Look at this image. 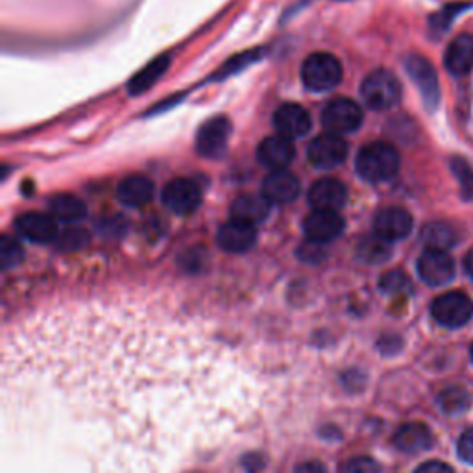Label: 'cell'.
I'll return each mask as SVG.
<instances>
[{
  "label": "cell",
  "mask_w": 473,
  "mask_h": 473,
  "mask_svg": "<svg viewBox=\"0 0 473 473\" xmlns=\"http://www.w3.org/2000/svg\"><path fill=\"white\" fill-rule=\"evenodd\" d=\"M6 401L46 409L146 457L224 426V350L119 309L52 314L5 350Z\"/></svg>",
  "instance_id": "6da1fadb"
},
{
  "label": "cell",
  "mask_w": 473,
  "mask_h": 473,
  "mask_svg": "<svg viewBox=\"0 0 473 473\" xmlns=\"http://www.w3.org/2000/svg\"><path fill=\"white\" fill-rule=\"evenodd\" d=\"M399 163V153L390 143L376 141L360 148L355 160V169L364 182L383 183L398 174Z\"/></svg>",
  "instance_id": "7a4b0ae2"
},
{
  "label": "cell",
  "mask_w": 473,
  "mask_h": 473,
  "mask_svg": "<svg viewBox=\"0 0 473 473\" xmlns=\"http://www.w3.org/2000/svg\"><path fill=\"white\" fill-rule=\"evenodd\" d=\"M360 96L374 112H389L401 100V84L390 71L378 69L364 78Z\"/></svg>",
  "instance_id": "3957f363"
},
{
  "label": "cell",
  "mask_w": 473,
  "mask_h": 473,
  "mask_svg": "<svg viewBox=\"0 0 473 473\" xmlns=\"http://www.w3.org/2000/svg\"><path fill=\"white\" fill-rule=\"evenodd\" d=\"M301 80L307 89L324 93L337 87L342 80L340 62L328 52L310 54L301 65Z\"/></svg>",
  "instance_id": "277c9868"
},
{
  "label": "cell",
  "mask_w": 473,
  "mask_h": 473,
  "mask_svg": "<svg viewBox=\"0 0 473 473\" xmlns=\"http://www.w3.org/2000/svg\"><path fill=\"white\" fill-rule=\"evenodd\" d=\"M433 319L449 330H458L466 326L473 317V301L468 294L460 291H451L439 296L431 303Z\"/></svg>",
  "instance_id": "5b68a950"
},
{
  "label": "cell",
  "mask_w": 473,
  "mask_h": 473,
  "mask_svg": "<svg viewBox=\"0 0 473 473\" xmlns=\"http://www.w3.org/2000/svg\"><path fill=\"white\" fill-rule=\"evenodd\" d=\"M405 69H407L410 80L414 82V85L418 87L419 94H422L426 108L429 112L437 110L440 103V84H439V74H437L433 64L424 56L412 54L407 58Z\"/></svg>",
  "instance_id": "8992f818"
},
{
  "label": "cell",
  "mask_w": 473,
  "mask_h": 473,
  "mask_svg": "<svg viewBox=\"0 0 473 473\" xmlns=\"http://www.w3.org/2000/svg\"><path fill=\"white\" fill-rule=\"evenodd\" d=\"M418 276L429 287H444L455 278V261L446 250L428 248L416 262Z\"/></svg>",
  "instance_id": "52a82bcc"
},
{
  "label": "cell",
  "mask_w": 473,
  "mask_h": 473,
  "mask_svg": "<svg viewBox=\"0 0 473 473\" xmlns=\"http://www.w3.org/2000/svg\"><path fill=\"white\" fill-rule=\"evenodd\" d=\"M309 162L322 171H331L340 167L346 162L348 155V144L346 141L337 133H322L314 137L307 148Z\"/></svg>",
  "instance_id": "ba28073f"
},
{
  "label": "cell",
  "mask_w": 473,
  "mask_h": 473,
  "mask_svg": "<svg viewBox=\"0 0 473 473\" xmlns=\"http://www.w3.org/2000/svg\"><path fill=\"white\" fill-rule=\"evenodd\" d=\"M364 121L362 110L350 98L331 100L322 112V124L330 133H351L360 128Z\"/></svg>",
  "instance_id": "9c48e42d"
},
{
  "label": "cell",
  "mask_w": 473,
  "mask_h": 473,
  "mask_svg": "<svg viewBox=\"0 0 473 473\" xmlns=\"http://www.w3.org/2000/svg\"><path fill=\"white\" fill-rule=\"evenodd\" d=\"M232 135V123L226 117H215L207 121L196 135V150L202 157L217 160L224 155Z\"/></svg>",
  "instance_id": "30bf717a"
},
{
  "label": "cell",
  "mask_w": 473,
  "mask_h": 473,
  "mask_svg": "<svg viewBox=\"0 0 473 473\" xmlns=\"http://www.w3.org/2000/svg\"><path fill=\"white\" fill-rule=\"evenodd\" d=\"M162 198L169 212L176 215H191L202 203V191L192 180L178 178L169 182V185L163 189Z\"/></svg>",
  "instance_id": "8fae6325"
},
{
  "label": "cell",
  "mask_w": 473,
  "mask_h": 473,
  "mask_svg": "<svg viewBox=\"0 0 473 473\" xmlns=\"http://www.w3.org/2000/svg\"><path fill=\"white\" fill-rule=\"evenodd\" d=\"M303 232L307 241L326 244L342 235L344 219L337 212H317V209H312L303 221Z\"/></svg>",
  "instance_id": "7c38bea8"
},
{
  "label": "cell",
  "mask_w": 473,
  "mask_h": 473,
  "mask_svg": "<svg viewBox=\"0 0 473 473\" xmlns=\"http://www.w3.org/2000/svg\"><path fill=\"white\" fill-rule=\"evenodd\" d=\"M412 217L403 207H385L374 219V233L389 242L401 241L412 232Z\"/></svg>",
  "instance_id": "4fadbf2b"
},
{
  "label": "cell",
  "mask_w": 473,
  "mask_h": 473,
  "mask_svg": "<svg viewBox=\"0 0 473 473\" xmlns=\"http://www.w3.org/2000/svg\"><path fill=\"white\" fill-rule=\"evenodd\" d=\"M15 230L21 237L35 244L54 242L60 237L58 221L44 213H25L15 221Z\"/></svg>",
  "instance_id": "5bb4252c"
},
{
  "label": "cell",
  "mask_w": 473,
  "mask_h": 473,
  "mask_svg": "<svg viewBox=\"0 0 473 473\" xmlns=\"http://www.w3.org/2000/svg\"><path fill=\"white\" fill-rule=\"evenodd\" d=\"M309 205L317 212H337L346 205L348 189L335 178H324L314 183L307 194Z\"/></svg>",
  "instance_id": "9a60e30c"
},
{
  "label": "cell",
  "mask_w": 473,
  "mask_h": 473,
  "mask_svg": "<svg viewBox=\"0 0 473 473\" xmlns=\"http://www.w3.org/2000/svg\"><path fill=\"white\" fill-rule=\"evenodd\" d=\"M294 144L291 139L283 135H272L267 137L259 144L257 160L261 165H265L271 171H285L294 162Z\"/></svg>",
  "instance_id": "2e32d148"
},
{
  "label": "cell",
  "mask_w": 473,
  "mask_h": 473,
  "mask_svg": "<svg viewBox=\"0 0 473 473\" xmlns=\"http://www.w3.org/2000/svg\"><path fill=\"white\" fill-rule=\"evenodd\" d=\"M274 126L280 135L292 141L307 135L312 124L305 108L298 106V103H283L274 113Z\"/></svg>",
  "instance_id": "e0dca14e"
},
{
  "label": "cell",
  "mask_w": 473,
  "mask_h": 473,
  "mask_svg": "<svg viewBox=\"0 0 473 473\" xmlns=\"http://www.w3.org/2000/svg\"><path fill=\"white\" fill-rule=\"evenodd\" d=\"M255 241H257L255 226L235 219L226 222L217 235L219 246L230 253H244L253 248Z\"/></svg>",
  "instance_id": "ac0fdd59"
},
{
  "label": "cell",
  "mask_w": 473,
  "mask_h": 473,
  "mask_svg": "<svg viewBox=\"0 0 473 473\" xmlns=\"http://www.w3.org/2000/svg\"><path fill=\"white\" fill-rule=\"evenodd\" d=\"M300 194V182L287 171H272L262 182V196L269 203H291Z\"/></svg>",
  "instance_id": "d6986e66"
},
{
  "label": "cell",
  "mask_w": 473,
  "mask_h": 473,
  "mask_svg": "<svg viewBox=\"0 0 473 473\" xmlns=\"http://www.w3.org/2000/svg\"><path fill=\"white\" fill-rule=\"evenodd\" d=\"M446 69L455 76H464L473 69V35H457L444 54Z\"/></svg>",
  "instance_id": "ffe728a7"
},
{
  "label": "cell",
  "mask_w": 473,
  "mask_h": 473,
  "mask_svg": "<svg viewBox=\"0 0 473 473\" xmlns=\"http://www.w3.org/2000/svg\"><path fill=\"white\" fill-rule=\"evenodd\" d=\"M392 442L403 453H422L433 448V433L426 424L410 422L398 429Z\"/></svg>",
  "instance_id": "44dd1931"
},
{
  "label": "cell",
  "mask_w": 473,
  "mask_h": 473,
  "mask_svg": "<svg viewBox=\"0 0 473 473\" xmlns=\"http://www.w3.org/2000/svg\"><path fill=\"white\" fill-rule=\"evenodd\" d=\"M269 213H271V203L265 200V196L262 194L261 196L242 194L232 205L233 219L251 224V226L265 222Z\"/></svg>",
  "instance_id": "7402d4cb"
},
{
  "label": "cell",
  "mask_w": 473,
  "mask_h": 473,
  "mask_svg": "<svg viewBox=\"0 0 473 473\" xmlns=\"http://www.w3.org/2000/svg\"><path fill=\"white\" fill-rule=\"evenodd\" d=\"M152 194H153L152 182L139 174L124 178L117 189L119 200L128 207H141L148 203L152 200Z\"/></svg>",
  "instance_id": "603a6c76"
},
{
  "label": "cell",
  "mask_w": 473,
  "mask_h": 473,
  "mask_svg": "<svg viewBox=\"0 0 473 473\" xmlns=\"http://www.w3.org/2000/svg\"><path fill=\"white\" fill-rule=\"evenodd\" d=\"M48 207H50V215L65 224H76L84 221L87 215L85 203L73 194H56L50 200Z\"/></svg>",
  "instance_id": "cb8c5ba5"
},
{
  "label": "cell",
  "mask_w": 473,
  "mask_h": 473,
  "mask_svg": "<svg viewBox=\"0 0 473 473\" xmlns=\"http://www.w3.org/2000/svg\"><path fill=\"white\" fill-rule=\"evenodd\" d=\"M169 65H171V58H169V56L155 58L153 62H150L143 71H139V73L130 80V84H128V93H130L132 96H137V94L148 91L157 80H160V78L165 74V71L169 69Z\"/></svg>",
  "instance_id": "d4e9b609"
},
{
  "label": "cell",
  "mask_w": 473,
  "mask_h": 473,
  "mask_svg": "<svg viewBox=\"0 0 473 473\" xmlns=\"http://www.w3.org/2000/svg\"><path fill=\"white\" fill-rule=\"evenodd\" d=\"M419 239H422L424 244L431 250H446L448 251L451 246L457 244L458 235L453 230V226L448 224V222H429L428 226H424Z\"/></svg>",
  "instance_id": "484cf974"
},
{
  "label": "cell",
  "mask_w": 473,
  "mask_h": 473,
  "mask_svg": "<svg viewBox=\"0 0 473 473\" xmlns=\"http://www.w3.org/2000/svg\"><path fill=\"white\" fill-rule=\"evenodd\" d=\"M392 253L390 242L378 237L376 233L372 237H364L357 248V255L360 261L370 262V265H379V262H385Z\"/></svg>",
  "instance_id": "4316f807"
},
{
  "label": "cell",
  "mask_w": 473,
  "mask_h": 473,
  "mask_svg": "<svg viewBox=\"0 0 473 473\" xmlns=\"http://www.w3.org/2000/svg\"><path fill=\"white\" fill-rule=\"evenodd\" d=\"M439 407L449 416H458L471 407V394L460 387L448 389L439 396Z\"/></svg>",
  "instance_id": "83f0119b"
},
{
  "label": "cell",
  "mask_w": 473,
  "mask_h": 473,
  "mask_svg": "<svg viewBox=\"0 0 473 473\" xmlns=\"http://www.w3.org/2000/svg\"><path fill=\"white\" fill-rule=\"evenodd\" d=\"M468 8H469V5L458 3V5H449V6H446L442 12L435 14V15L431 17V23H429L433 34H435V35L446 34V32L451 28L453 21H455L462 12H466Z\"/></svg>",
  "instance_id": "f1b7e54d"
},
{
  "label": "cell",
  "mask_w": 473,
  "mask_h": 473,
  "mask_svg": "<svg viewBox=\"0 0 473 473\" xmlns=\"http://www.w3.org/2000/svg\"><path fill=\"white\" fill-rule=\"evenodd\" d=\"M379 289H381L385 294H392V296L410 294V292H412V283H410L409 276L403 274L401 271H390V272H387V274L381 278Z\"/></svg>",
  "instance_id": "f546056e"
},
{
  "label": "cell",
  "mask_w": 473,
  "mask_h": 473,
  "mask_svg": "<svg viewBox=\"0 0 473 473\" xmlns=\"http://www.w3.org/2000/svg\"><path fill=\"white\" fill-rule=\"evenodd\" d=\"M25 259V250L23 246L10 235L3 237V244H0V261H3V269L10 271L21 265V261Z\"/></svg>",
  "instance_id": "4dcf8cb0"
},
{
  "label": "cell",
  "mask_w": 473,
  "mask_h": 473,
  "mask_svg": "<svg viewBox=\"0 0 473 473\" xmlns=\"http://www.w3.org/2000/svg\"><path fill=\"white\" fill-rule=\"evenodd\" d=\"M451 171L460 183L462 196L466 200H473V169L469 163L460 160V157H455V160H451Z\"/></svg>",
  "instance_id": "1f68e13d"
},
{
  "label": "cell",
  "mask_w": 473,
  "mask_h": 473,
  "mask_svg": "<svg viewBox=\"0 0 473 473\" xmlns=\"http://www.w3.org/2000/svg\"><path fill=\"white\" fill-rule=\"evenodd\" d=\"M344 473H381V466L370 457H357L344 466Z\"/></svg>",
  "instance_id": "d6a6232c"
},
{
  "label": "cell",
  "mask_w": 473,
  "mask_h": 473,
  "mask_svg": "<svg viewBox=\"0 0 473 473\" xmlns=\"http://www.w3.org/2000/svg\"><path fill=\"white\" fill-rule=\"evenodd\" d=\"M58 242L64 250H76L87 242V233L82 228H69L58 237Z\"/></svg>",
  "instance_id": "836d02e7"
},
{
  "label": "cell",
  "mask_w": 473,
  "mask_h": 473,
  "mask_svg": "<svg viewBox=\"0 0 473 473\" xmlns=\"http://www.w3.org/2000/svg\"><path fill=\"white\" fill-rule=\"evenodd\" d=\"M326 255L324 251V244L314 242V241H307L301 248H300V257L307 262H319L322 261Z\"/></svg>",
  "instance_id": "e575fe53"
},
{
  "label": "cell",
  "mask_w": 473,
  "mask_h": 473,
  "mask_svg": "<svg viewBox=\"0 0 473 473\" xmlns=\"http://www.w3.org/2000/svg\"><path fill=\"white\" fill-rule=\"evenodd\" d=\"M457 451H458V457H460L464 462H468V464L473 466V428L468 429V431L460 437L458 446H457Z\"/></svg>",
  "instance_id": "d590c367"
},
{
  "label": "cell",
  "mask_w": 473,
  "mask_h": 473,
  "mask_svg": "<svg viewBox=\"0 0 473 473\" xmlns=\"http://www.w3.org/2000/svg\"><path fill=\"white\" fill-rule=\"evenodd\" d=\"M414 473H455L451 466H448L446 462H440V460H429V462H424L422 466H418Z\"/></svg>",
  "instance_id": "8d00e7d4"
},
{
  "label": "cell",
  "mask_w": 473,
  "mask_h": 473,
  "mask_svg": "<svg viewBox=\"0 0 473 473\" xmlns=\"http://www.w3.org/2000/svg\"><path fill=\"white\" fill-rule=\"evenodd\" d=\"M242 468L248 473H259L262 468H265V458L259 453H248L242 457Z\"/></svg>",
  "instance_id": "74e56055"
},
{
  "label": "cell",
  "mask_w": 473,
  "mask_h": 473,
  "mask_svg": "<svg viewBox=\"0 0 473 473\" xmlns=\"http://www.w3.org/2000/svg\"><path fill=\"white\" fill-rule=\"evenodd\" d=\"M294 473H328L324 464H320L319 460H309V462H301L296 466Z\"/></svg>",
  "instance_id": "f35d334b"
},
{
  "label": "cell",
  "mask_w": 473,
  "mask_h": 473,
  "mask_svg": "<svg viewBox=\"0 0 473 473\" xmlns=\"http://www.w3.org/2000/svg\"><path fill=\"white\" fill-rule=\"evenodd\" d=\"M464 271H466V274L473 280V248L466 253V257H464Z\"/></svg>",
  "instance_id": "ab89813d"
},
{
  "label": "cell",
  "mask_w": 473,
  "mask_h": 473,
  "mask_svg": "<svg viewBox=\"0 0 473 473\" xmlns=\"http://www.w3.org/2000/svg\"><path fill=\"white\" fill-rule=\"evenodd\" d=\"M471 359H473V346H471Z\"/></svg>",
  "instance_id": "60d3db41"
}]
</instances>
